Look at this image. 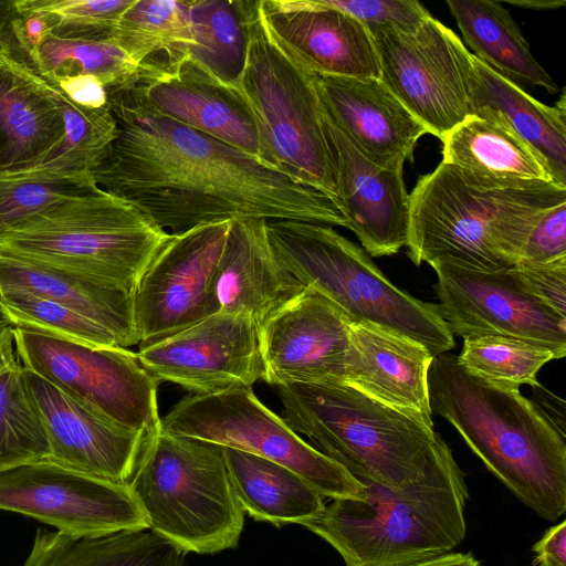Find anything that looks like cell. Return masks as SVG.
<instances>
[{
	"mask_svg": "<svg viewBox=\"0 0 566 566\" xmlns=\"http://www.w3.org/2000/svg\"><path fill=\"white\" fill-rule=\"evenodd\" d=\"M107 99L118 136L93 177L166 232L250 219L347 229L333 199L279 168L117 96Z\"/></svg>",
	"mask_w": 566,
	"mask_h": 566,
	"instance_id": "cell-1",
	"label": "cell"
},
{
	"mask_svg": "<svg viewBox=\"0 0 566 566\" xmlns=\"http://www.w3.org/2000/svg\"><path fill=\"white\" fill-rule=\"evenodd\" d=\"M428 392L431 411L523 504L548 521L565 513V438L520 388L473 376L442 353L429 367Z\"/></svg>",
	"mask_w": 566,
	"mask_h": 566,
	"instance_id": "cell-2",
	"label": "cell"
},
{
	"mask_svg": "<svg viewBox=\"0 0 566 566\" xmlns=\"http://www.w3.org/2000/svg\"><path fill=\"white\" fill-rule=\"evenodd\" d=\"M361 483L363 500H332L303 524L332 545L346 566H411L452 553L464 539L469 491L442 438L419 482L403 489Z\"/></svg>",
	"mask_w": 566,
	"mask_h": 566,
	"instance_id": "cell-3",
	"label": "cell"
},
{
	"mask_svg": "<svg viewBox=\"0 0 566 566\" xmlns=\"http://www.w3.org/2000/svg\"><path fill=\"white\" fill-rule=\"evenodd\" d=\"M409 200L406 247L416 265L443 262L499 271L516 264L538 218L566 201V187H484L441 161L418 179Z\"/></svg>",
	"mask_w": 566,
	"mask_h": 566,
	"instance_id": "cell-4",
	"label": "cell"
},
{
	"mask_svg": "<svg viewBox=\"0 0 566 566\" xmlns=\"http://www.w3.org/2000/svg\"><path fill=\"white\" fill-rule=\"evenodd\" d=\"M282 419L359 482L403 489L436 458L434 426L345 382L274 386Z\"/></svg>",
	"mask_w": 566,
	"mask_h": 566,
	"instance_id": "cell-5",
	"label": "cell"
},
{
	"mask_svg": "<svg viewBox=\"0 0 566 566\" xmlns=\"http://www.w3.org/2000/svg\"><path fill=\"white\" fill-rule=\"evenodd\" d=\"M245 52L229 86L252 114L263 159L339 207L338 175L310 71L271 31L262 1L240 0Z\"/></svg>",
	"mask_w": 566,
	"mask_h": 566,
	"instance_id": "cell-6",
	"label": "cell"
},
{
	"mask_svg": "<svg viewBox=\"0 0 566 566\" xmlns=\"http://www.w3.org/2000/svg\"><path fill=\"white\" fill-rule=\"evenodd\" d=\"M281 262L304 285L352 323H371L422 344L433 356L455 345L437 304L394 285L365 250L333 227L304 221L265 222Z\"/></svg>",
	"mask_w": 566,
	"mask_h": 566,
	"instance_id": "cell-7",
	"label": "cell"
},
{
	"mask_svg": "<svg viewBox=\"0 0 566 566\" xmlns=\"http://www.w3.org/2000/svg\"><path fill=\"white\" fill-rule=\"evenodd\" d=\"M127 484L149 528L185 553L213 554L238 546L244 512L223 447L160 429L147 440Z\"/></svg>",
	"mask_w": 566,
	"mask_h": 566,
	"instance_id": "cell-8",
	"label": "cell"
},
{
	"mask_svg": "<svg viewBox=\"0 0 566 566\" xmlns=\"http://www.w3.org/2000/svg\"><path fill=\"white\" fill-rule=\"evenodd\" d=\"M170 238L133 203L99 188L43 210L0 242V249L133 293Z\"/></svg>",
	"mask_w": 566,
	"mask_h": 566,
	"instance_id": "cell-9",
	"label": "cell"
},
{
	"mask_svg": "<svg viewBox=\"0 0 566 566\" xmlns=\"http://www.w3.org/2000/svg\"><path fill=\"white\" fill-rule=\"evenodd\" d=\"M167 433L209 441L279 463L323 497L363 500L365 485L292 430L252 387L188 395L160 419Z\"/></svg>",
	"mask_w": 566,
	"mask_h": 566,
	"instance_id": "cell-10",
	"label": "cell"
},
{
	"mask_svg": "<svg viewBox=\"0 0 566 566\" xmlns=\"http://www.w3.org/2000/svg\"><path fill=\"white\" fill-rule=\"evenodd\" d=\"M20 364L55 387L147 438L160 431L158 382L136 353L93 346L38 329L13 326Z\"/></svg>",
	"mask_w": 566,
	"mask_h": 566,
	"instance_id": "cell-11",
	"label": "cell"
},
{
	"mask_svg": "<svg viewBox=\"0 0 566 566\" xmlns=\"http://www.w3.org/2000/svg\"><path fill=\"white\" fill-rule=\"evenodd\" d=\"M380 64V81L441 139L471 115L473 54L433 17L416 30L368 28Z\"/></svg>",
	"mask_w": 566,
	"mask_h": 566,
	"instance_id": "cell-12",
	"label": "cell"
},
{
	"mask_svg": "<svg viewBox=\"0 0 566 566\" xmlns=\"http://www.w3.org/2000/svg\"><path fill=\"white\" fill-rule=\"evenodd\" d=\"M233 220L171 234L133 292L138 349L219 313L216 275Z\"/></svg>",
	"mask_w": 566,
	"mask_h": 566,
	"instance_id": "cell-13",
	"label": "cell"
},
{
	"mask_svg": "<svg viewBox=\"0 0 566 566\" xmlns=\"http://www.w3.org/2000/svg\"><path fill=\"white\" fill-rule=\"evenodd\" d=\"M0 510L80 536L149 528L127 483L93 476L46 459L0 472Z\"/></svg>",
	"mask_w": 566,
	"mask_h": 566,
	"instance_id": "cell-14",
	"label": "cell"
},
{
	"mask_svg": "<svg viewBox=\"0 0 566 566\" xmlns=\"http://www.w3.org/2000/svg\"><path fill=\"white\" fill-rule=\"evenodd\" d=\"M439 311L452 336L501 335L566 355V317L526 292L509 270L478 271L437 262Z\"/></svg>",
	"mask_w": 566,
	"mask_h": 566,
	"instance_id": "cell-15",
	"label": "cell"
},
{
	"mask_svg": "<svg viewBox=\"0 0 566 566\" xmlns=\"http://www.w3.org/2000/svg\"><path fill=\"white\" fill-rule=\"evenodd\" d=\"M136 355L158 384L193 395L252 387L263 378L258 327L245 315L219 312Z\"/></svg>",
	"mask_w": 566,
	"mask_h": 566,
	"instance_id": "cell-16",
	"label": "cell"
},
{
	"mask_svg": "<svg viewBox=\"0 0 566 566\" xmlns=\"http://www.w3.org/2000/svg\"><path fill=\"white\" fill-rule=\"evenodd\" d=\"M352 322L328 300L305 289L258 328L263 378L282 384L345 382Z\"/></svg>",
	"mask_w": 566,
	"mask_h": 566,
	"instance_id": "cell-17",
	"label": "cell"
},
{
	"mask_svg": "<svg viewBox=\"0 0 566 566\" xmlns=\"http://www.w3.org/2000/svg\"><path fill=\"white\" fill-rule=\"evenodd\" d=\"M22 369L48 437L46 460L93 476L128 483L150 438L83 405L23 366Z\"/></svg>",
	"mask_w": 566,
	"mask_h": 566,
	"instance_id": "cell-18",
	"label": "cell"
},
{
	"mask_svg": "<svg viewBox=\"0 0 566 566\" xmlns=\"http://www.w3.org/2000/svg\"><path fill=\"white\" fill-rule=\"evenodd\" d=\"M107 94L265 161L259 132L247 105L228 83L190 57L157 81L130 90L107 91Z\"/></svg>",
	"mask_w": 566,
	"mask_h": 566,
	"instance_id": "cell-19",
	"label": "cell"
},
{
	"mask_svg": "<svg viewBox=\"0 0 566 566\" xmlns=\"http://www.w3.org/2000/svg\"><path fill=\"white\" fill-rule=\"evenodd\" d=\"M271 31L316 75L380 78L369 29L325 0H261Z\"/></svg>",
	"mask_w": 566,
	"mask_h": 566,
	"instance_id": "cell-20",
	"label": "cell"
},
{
	"mask_svg": "<svg viewBox=\"0 0 566 566\" xmlns=\"http://www.w3.org/2000/svg\"><path fill=\"white\" fill-rule=\"evenodd\" d=\"M324 118L337 167L338 199L347 229L357 235L367 254H396L406 247L409 231L410 200L402 169L371 163L325 111Z\"/></svg>",
	"mask_w": 566,
	"mask_h": 566,
	"instance_id": "cell-21",
	"label": "cell"
},
{
	"mask_svg": "<svg viewBox=\"0 0 566 566\" xmlns=\"http://www.w3.org/2000/svg\"><path fill=\"white\" fill-rule=\"evenodd\" d=\"M328 118L371 163L402 169L427 128L379 78L316 75Z\"/></svg>",
	"mask_w": 566,
	"mask_h": 566,
	"instance_id": "cell-22",
	"label": "cell"
},
{
	"mask_svg": "<svg viewBox=\"0 0 566 566\" xmlns=\"http://www.w3.org/2000/svg\"><path fill=\"white\" fill-rule=\"evenodd\" d=\"M64 137L63 109L53 87L21 51H0V172L39 166Z\"/></svg>",
	"mask_w": 566,
	"mask_h": 566,
	"instance_id": "cell-23",
	"label": "cell"
},
{
	"mask_svg": "<svg viewBox=\"0 0 566 566\" xmlns=\"http://www.w3.org/2000/svg\"><path fill=\"white\" fill-rule=\"evenodd\" d=\"M265 220H233L216 275L219 312L249 316L259 328L304 285L275 254Z\"/></svg>",
	"mask_w": 566,
	"mask_h": 566,
	"instance_id": "cell-24",
	"label": "cell"
},
{
	"mask_svg": "<svg viewBox=\"0 0 566 566\" xmlns=\"http://www.w3.org/2000/svg\"><path fill=\"white\" fill-rule=\"evenodd\" d=\"M433 357L406 335L371 323H352L345 384L433 426L428 392Z\"/></svg>",
	"mask_w": 566,
	"mask_h": 566,
	"instance_id": "cell-25",
	"label": "cell"
},
{
	"mask_svg": "<svg viewBox=\"0 0 566 566\" xmlns=\"http://www.w3.org/2000/svg\"><path fill=\"white\" fill-rule=\"evenodd\" d=\"M21 289L86 316L124 348L138 345L133 293L92 276L0 249V290Z\"/></svg>",
	"mask_w": 566,
	"mask_h": 566,
	"instance_id": "cell-26",
	"label": "cell"
},
{
	"mask_svg": "<svg viewBox=\"0 0 566 566\" xmlns=\"http://www.w3.org/2000/svg\"><path fill=\"white\" fill-rule=\"evenodd\" d=\"M471 115L494 122L526 143L552 180L566 187V103L547 106L473 55Z\"/></svg>",
	"mask_w": 566,
	"mask_h": 566,
	"instance_id": "cell-27",
	"label": "cell"
},
{
	"mask_svg": "<svg viewBox=\"0 0 566 566\" xmlns=\"http://www.w3.org/2000/svg\"><path fill=\"white\" fill-rule=\"evenodd\" d=\"M440 140L441 161L484 187L554 182L545 164L526 143L505 127L476 115L468 116Z\"/></svg>",
	"mask_w": 566,
	"mask_h": 566,
	"instance_id": "cell-28",
	"label": "cell"
},
{
	"mask_svg": "<svg viewBox=\"0 0 566 566\" xmlns=\"http://www.w3.org/2000/svg\"><path fill=\"white\" fill-rule=\"evenodd\" d=\"M223 457L234 494L255 521L303 525L325 509L321 493L294 471L232 448L223 447Z\"/></svg>",
	"mask_w": 566,
	"mask_h": 566,
	"instance_id": "cell-29",
	"label": "cell"
},
{
	"mask_svg": "<svg viewBox=\"0 0 566 566\" xmlns=\"http://www.w3.org/2000/svg\"><path fill=\"white\" fill-rule=\"evenodd\" d=\"M186 555L150 528L102 536L39 528L21 566H186Z\"/></svg>",
	"mask_w": 566,
	"mask_h": 566,
	"instance_id": "cell-30",
	"label": "cell"
},
{
	"mask_svg": "<svg viewBox=\"0 0 566 566\" xmlns=\"http://www.w3.org/2000/svg\"><path fill=\"white\" fill-rule=\"evenodd\" d=\"M474 56L517 86H539L551 94L557 84L534 59L521 29L501 2L447 0Z\"/></svg>",
	"mask_w": 566,
	"mask_h": 566,
	"instance_id": "cell-31",
	"label": "cell"
},
{
	"mask_svg": "<svg viewBox=\"0 0 566 566\" xmlns=\"http://www.w3.org/2000/svg\"><path fill=\"white\" fill-rule=\"evenodd\" d=\"M108 40L135 61L171 72L189 57L196 43L189 1L134 0Z\"/></svg>",
	"mask_w": 566,
	"mask_h": 566,
	"instance_id": "cell-32",
	"label": "cell"
},
{
	"mask_svg": "<svg viewBox=\"0 0 566 566\" xmlns=\"http://www.w3.org/2000/svg\"><path fill=\"white\" fill-rule=\"evenodd\" d=\"M43 76L91 75L106 91L130 90L168 73L164 66L142 64L109 40H75L48 35L29 60Z\"/></svg>",
	"mask_w": 566,
	"mask_h": 566,
	"instance_id": "cell-33",
	"label": "cell"
},
{
	"mask_svg": "<svg viewBox=\"0 0 566 566\" xmlns=\"http://www.w3.org/2000/svg\"><path fill=\"white\" fill-rule=\"evenodd\" d=\"M44 80L55 91L63 109L65 137L52 156L27 171L93 176L118 136V124L109 104L98 108L77 105L70 101L52 82Z\"/></svg>",
	"mask_w": 566,
	"mask_h": 566,
	"instance_id": "cell-34",
	"label": "cell"
},
{
	"mask_svg": "<svg viewBox=\"0 0 566 566\" xmlns=\"http://www.w3.org/2000/svg\"><path fill=\"white\" fill-rule=\"evenodd\" d=\"M195 45L189 57L222 82L243 66L245 35L240 0L189 1Z\"/></svg>",
	"mask_w": 566,
	"mask_h": 566,
	"instance_id": "cell-35",
	"label": "cell"
},
{
	"mask_svg": "<svg viewBox=\"0 0 566 566\" xmlns=\"http://www.w3.org/2000/svg\"><path fill=\"white\" fill-rule=\"evenodd\" d=\"M99 188L92 175L0 172V242L49 207Z\"/></svg>",
	"mask_w": 566,
	"mask_h": 566,
	"instance_id": "cell-36",
	"label": "cell"
},
{
	"mask_svg": "<svg viewBox=\"0 0 566 566\" xmlns=\"http://www.w3.org/2000/svg\"><path fill=\"white\" fill-rule=\"evenodd\" d=\"M458 364L469 374L491 384L520 388L537 386V373L554 353L535 342L501 335L463 338Z\"/></svg>",
	"mask_w": 566,
	"mask_h": 566,
	"instance_id": "cell-37",
	"label": "cell"
},
{
	"mask_svg": "<svg viewBox=\"0 0 566 566\" xmlns=\"http://www.w3.org/2000/svg\"><path fill=\"white\" fill-rule=\"evenodd\" d=\"M49 455L48 437L18 359L0 374V472Z\"/></svg>",
	"mask_w": 566,
	"mask_h": 566,
	"instance_id": "cell-38",
	"label": "cell"
},
{
	"mask_svg": "<svg viewBox=\"0 0 566 566\" xmlns=\"http://www.w3.org/2000/svg\"><path fill=\"white\" fill-rule=\"evenodd\" d=\"M0 300L12 326L33 328L93 346L122 347L116 336L104 326L29 291L1 289Z\"/></svg>",
	"mask_w": 566,
	"mask_h": 566,
	"instance_id": "cell-39",
	"label": "cell"
},
{
	"mask_svg": "<svg viewBox=\"0 0 566 566\" xmlns=\"http://www.w3.org/2000/svg\"><path fill=\"white\" fill-rule=\"evenodd\" d=\"M134 0H14L19 11H46L56 17L52 35L75 40H108Z\"/></svg>",
	"mask_w": 566,
	"mask_h": 566,
	"instance_id": "cell-40",
	"label": "cell"
},
{
	"mask_svg": "<svg viewBox=\"0 0 566 566\" xmlns=\"http://www.w3.org/2000/svg\"><path fill=\"white\" fill-rule=\"evenodd\" d=\"M367 28L392 27L416 30L431 14L416 0H325Z\"/></svg>",
	"mask_w": 566,
	"mask_h": 566,
	"instance_id": "cell-41",
	"label": "cell"
},
{
	"mask_svg": "<svg viewBox=\"0 0 566 566\" xmlns=\"http://www.w3.org/2000/svg\"><path fill=\"white\" fill-rule=\"evenodd\" d=\"M564 259L566 201L546 209L538 218L524 242L516 264H547Z\"/></svg>",
	"mask_w": 566,
	"mask_h": 566,
	"instance_id": "cell-42",
	"label": "cell"
},
{
	"mask_svg": "<svg viewBox=\"0 0 566 566\" xmlns=\"http://www.w3.org/2000/svg\"><path fill=\"white\" fill-rule=\"evenodd\" d=\"M509 271L526 292L566 317V259L547 264H516Z\"/></svg>",
	"mask_w": 566,
	"mask_h": 566,
	"instance_id": "cell-43",
	"label": "cell"
},
{
	"mask_svg": "<svg viewBox=\"0 0 566 566\" xmlns=\"http://www.w3.org/2000/svg\"><path fill=\"white\" fill-rule=\"evenodd\" d=\"M56 17L46 11H19L11 21L13 43L30 60L43 40L53 33Z\"/></svg>",
	"mask_w": 566,
	"mask_h": 566,
	"instance_id": "cell-44",
	"label": "cell"
},
{
	"mask_svg": "<svg viewBox=\"0 0 566 566\" xmlns=\"http://www.w3.org/2000/svg\"><path fill=\"white\" fill-rule=\"evenodd\" d=\"M43 77L52 82L70 101L77 105L92 108L108 105L106 87L94 76Z\"/></svg>",
	"mask_w": 566,
	"mask_h": 566,
	"instance_id": "cell-45",
	"label": "cell"
},
{
	"mask_svg": "<svg viewBox=\"0 0 566 566\" xmlns=\"http://www.w3.org/2000/svg\"><path fill=\"white\" fill-rule=\"evenodd\" d=\"M535 566H566V521L549 527L533 546Z\"/></svg>",
	"mask_w": 566,
	"mask_h": 566,
	"instance_id": "cell-46",
	"label": "cell"
},
{
	"mask_svg": "<svg viewBox=\"0 0 566 566\" xmlns=\"http://www.w3.org/2000/svg\"><path fill=\"white\" fill-rule=\"evenodd\" d=\"M533 403L543 413V416L554 426V428L566 438V415L565 401L552 394L541 384L533 387Z\"/></svg>",
	"mask_w": 566,
	"mask_h": 566,
	"instance_id": "cell-47",
	"label": "cell"
},
{
	"mask_svg": "<svg viewBox=\"0 0 566 566\" xmlns=\"http://www.w3.org/2000/svg\"><path fill=\"white\" fill-rule=\"evenodd\" d=\"M18 360L13 326L0 328V374Z\"/></svg>",
	"mask_w": 566,
	"mask_h": 566,
	"instance_id": "cell-48",
	"label": "cell"
},
{
	"mask_svg": "<svg viewBox=\"0 0 566 566\" xmlns=\"http://www.w3.org/2000/svg\"><path fill=\"white\" fill-rule=\"evenodd\" d=\"M411 566H480V562L471 553H449Z\"/></svg>",
	"mask_w": 566,
	"mask_h": 566,
	"instance_id": "cell-49",
	"label": "cell"
},
{
	"mask_svg": "<svg viewBox=\"0 0 566 566\" xmlns=\"http://www.w3.org/2000/svg\"><path fill=\"white\" fill-rule=\"evenodd\" d=\"M17 13L14 0H0V51L11 43V21Z\"/></svg>",
	"mask_w": 566,
	"mask_h": 566,
	"instance_id": "cell-50",
	"label": "cell"
},
{
	"mask_svg": "<svg viewBox=\"0 0 566 566\" xmlns=\"http://www.w3.org/2000/svg\"><path fill=\"white\" fill-rule=\"evenodd\" d=\"M505 2L528 9H556L565 6L564 0H506Z\"/></svg>",
	"mask_w": 566,
	"mask_h": 566,
	"instance_id": "cell-51",
	"label": "cell"
}]
</instances>
